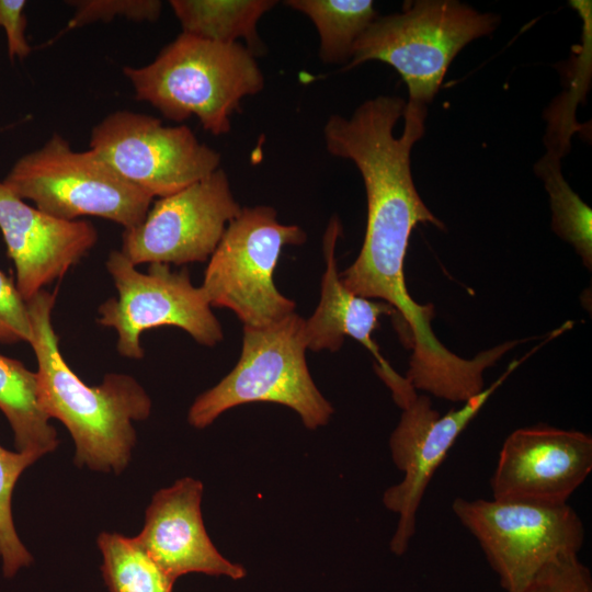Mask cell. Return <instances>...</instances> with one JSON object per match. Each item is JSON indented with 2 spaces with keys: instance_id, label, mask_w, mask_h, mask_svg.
Instances as JSON below:
<instances>
[{
  "instance_id": "2",
  "label": "cell",
  "mask_w": 592,
  "mask_h": 592,
  "mask_svg": "<svg viewBox=\"0 0 592 592\" xmlns=\"http://www.w3.org/2000/svg\"><path fill=\"white\" fill-rule=\"evenodd\" d=\"M56 293L42 289L26 300L32 327L30 344L37 361V399L46 415L70 432L75 464L119 474L136 443L133 421L147 419L151 400L126 374H106L100 385L88 386L64 360L52 312Z\"/></svg>"
},
{
  "instance_id": "21",
  "label": "cell",
  "mask_w": 592,
  "mask_h": 592,
  "mask_svg": "<svg viewBox=\"0 0 592 592\" xmlns=\"http://www.w3.org/2000/svg\"><path fill=\"white\" fill-rule=\"evenodd\" d=\"M98 546L110 592H172L174 581L155 562L135 537L101 533Z\"/></svg>"
},
{
  "instance_id": "3",
  "label": "cell",
  "mask_w": 592,
  "mask_h": 592,
  "mask_svg": "<svg viewBox=\"0 0 592 592\" xmlns=\"http://www.w3.org/2000/svg\"><path fill=\"white\" fill-rule=\"evenodd\" d=\"M135 98L163 117L182 122L196 116L215 136L230 130V117L248 95L262 91L255 56L240 43L223 44L181 33L141 67L124 66Z\"/></svg>"
},
{
  "instance_id": "7",
  "label": "cell",
  "mask_w": 592,
  "mask_h": 592,
  "mask_svg": "<svg viewBox=\"0 0 592 592\" xmlns=\"http://www.w3.org/2000/svg\"><path fill=\"white\" fill-rule=\"evenodd\" d=\"M297 225L278 221L271 206L242 207L208 260L201 285L210 307L232 310L243 327L262 328L295 312L273 281L282 249L306 242Z\"/></svg>"
},
{
  "instance_id": "26",
  "label": "cell",
  "mask_w": 592,
  "mask_h": 592,
  "mask_svg": "<svg viewBox=\"0 0 592 592\" xmlns=\"http://www.w3.org/2000/svg\"><path fill=\"white\" fill-rule=\"evenodd\" d=\"M25 5L24 0H0V27L5 31L8 55L11 60L24 59L32 52L25 37Z\"/></svg>"
},
{
  "instance_id": "6",
  "label": "cell",
  "mask_w": 592,
  "mask_h": 592,
  "mask_svg": "<svg viewBox=\"0 0 592 592\" xmlns=\"http://www.w3.org/2000/svg\"><path fill=\"white\" fill-rule=\"evenodd\" d=\"M2 183L55 218L94 216L114 221L124 230L140 225L153 201L92 150H72L57 133L41 148L22 156Z\"/></svg>"
},
{
  "instance_id": "15",
  "label": "cell",
  "mask_w": 592,
  "mask_h": 592,
  "mask_svg": "<svg viewBox=\"0 0 592 592\" xmlns=\"http://www.w3.org/2000/svg\"><path fill=\"white\" fill-rule=\"evenodd\" d=\"M202 494V482L190 477L157 491L135 538L174 582L192 572L241 580L246 568L225 558L205 530Z\"/></svg>"
},
{
  "instance_id": "10",
  "label": "cell",
  "mask_w": 592,
  "mask_h": 592,
  "mask_svg": "<svg viewBox=\"0 0 592 592\" xmlns=\"http://www.w3.org/2000/svg\"><path fill=\"white\" fill-rule=\"evenodd\" d=\"M90 150L128 183L153 198L173 194L216 171L220 155L198 141L186 125L117 110L96 125Z\"/></svg>"
},
{
  "instance_id": "9",
  "label": "cell",
  "mask_w": 592,
  "mask_h": 592,
  "mask_svg": "<svg viewBox=\"0 0 592 592\" xmlns=\"http://www.w3.org/2000/svg\"><path fill=\"white\" fill-rule=\"evenodd\" d=\"M105 265L117 296L99 306L98 322L115 330L123 357L143 358L141 333L162 326L178 327L204 346L223 340L221 326L187 270L151 263L148 273H141L121 250L111 251Z\"/></svg>"
},
{
  "instance_id": "25",
  "label": "cell",
  "mask_w": 592,
  "mask_h": 592,
  "mask_svg": "<svg viewBox=\"0 0 592 592\" xmlns=\"http://www.w3.org/2000/svg\"><path fill=\"white\" fill-rule=\"evenodd\" d=\"M32 327L27 305L12 278L0 271V342H29Z\"/></svg>"
},
{
  "instance_id": "20",
  "label": "cell",
  "mask_w": 592,
  "mask_h": 592,
  "mask_svg": "<svg viewBox=\"0 0 592 592\" xmlns=\"http://www.w3.org/2000/svg\"><path fill=\"white\" fill-rule=\"evenodd\" d=\"M561 157L547 151L534 166L549 195L551 229L572 246L583 265L592 269V210L561 173Z\"/></svg>"
},
{
  "instance_id": "12",
  "label": "cell",
  "mask_w": 592,
  "mask_h": 592,
  "mask_svg": "<svg viewBox=\"0 0 592 592\" xmlns=\"http://www.w3.org/2000/svg\"><path fill=\"white\" fill-rule=\"evenodd\" d=\"M241 208L226 172L218 168L155 201L140 225L124 230L121 252L134 265L205 262Z\"/></svg>"
},
{
  "instance_id": "5",
  "label": "cell",
  "mask_w": 592,
  "mask_h": 592,
  "mask_svg": "<svg viewBox=\"0 0 592 592\" xmlns=\"http://www.w3.org/2000/svg\"><path fill=\"white\" fill-rule=\"evenodd\" d=\"M499 23V15L456 0L413 1L400 13L378 16L354 44L344 69L386 62L407 84L408 101L428 105L456 55Z\"/></svg>"
},
{
  "instance_id": "18",
  "label": "cell",
  "mask_w": 592,
  "mask_h": 592,
  "mask_svg": "<svg viewBox=\"0 0 592 592\" xmlns=\"http://www.w3.org/2000/svg\"><path fill=\"white\" fill-rule=\"evenodd\" d=\"M0 410L12 428L18 452L42 457L58 446L57 432L38 403L36 373L1 354Z\"/></svg>"
},
{
  "instance_id": "23",
  "label": "cell",
  "mask_w": 592,
  "mask_h": 592,
  "mask_svg": "<svg viewBox=\"0 0 592 592\" xmlns=\"http://www.w3.org/2000/svg\"><path fill=\"white\" fill-rule=\"evenodd\" d=\"M66 3L75 8L66 30L95 22H110L115 18L155 22L162 10V2L159 0H72Z\"/></svg>"
},
{
  "instance_id": "24",
  "label": "cell",
  "mask_w": 592,
  "mask_h": 592,
  "mask_svg": "<svg viewBox=\"0 0 592 592\" xmlns=\"http://www.w3.org/2000/svg\"><path fill=\"white\" fill-rule=\"evenodd\" d=\"M523 592H592L590 569L579 555H566L546 563Z\"/></svg>"
},
{
  "instance_id": "8",
  "label": "cell",
  "mask_w": 592,
  "mask_h": 592,
  "mask_svg": "<svg viewBox=\"0 0 592 592\" xmlns=\"http://www.w3.org/2000/svg\"><path fill=\"white\" fill-rule=\"evenodd\" d=\"M452 511L476 538L505 592H523L549 561L579 555L584 526L568 503L457 497Z\"/></svg>"
},
{
  "instance_id": "13",
  "label": "cell",
  "mask_w": 592,
  "mask_h": 592,
  "mask_svg": "<svg viewBox=\"0 0 592 592\" xmlns=\"http://www.w3.org/2000/svg\"><path fill=\"white\" fill-rule=\"evenodd\" d=\"M591 470V435L547 424L520 428L500 449L490 479L492 498L568 503Z\"/></svg>"
},
{
  "instance_id": "19",
  "label": "cell",
  "mask_w": 592,
  "mask_h": 592,
  "mask_svg": "<svg viewBox=\"0 0 592 592\" xmlns=\"http://www.w3.org/2000/svg\"><path fill=\"white\" fill-rule=\"evenodd\" d=\"M287 7L310 19L319 34L325 64L346 65L354 44L378 18L371 0H287Z\"/></svg>"
},
{
  "instance_id": "17",
  "label": "cell",
  "mask_w": 592,
  "mask_h": 592,
  "mask_svg": "<svg viewBox=\"0 0 592 592\" xmlns=\"http://www.w3.org/2000/svg\"><path fill=\"white\" fill-rule=\"evenodd\" d=\"M182 32L210 42L234 44L239 38L255 56L263 49L258 36L259 20L275 0H171Z\"/></svg>"
},
{
  "instance_id": "1",
  "label": "cell",
  "mask_w": 592,
  "mask_h": 592,
  "mask_svg": "<svg viewBox=\"0 0 592 592\" xmlns=\"http://www.w3.org/2000/svg\"><path fill=\"white\" fill-rule=\"evenodd\" d=\"M428 106L399 96L364 101L350 117L331 115L323 127L330 155L351 160L366 192L367 220L355 261L340 273L355 295L390 305L402 321L412 353L406 378L418 390L439 392L464 379L469 362L435 337L432 304L420 305L405 278V258L413 228L445 225L424 204L411 173V150L425 132Z\"/></svg>"
},
{
  "instance_id": "11",
  "label": "cell",
  "mask_w": 592,
  "mask_h": 592,
  "mask_svg": "<svg viewBox=\"0 0 592 592\" xmlns=\"http://www.w3.org/2000/svg\"><path fill=\"white\" fill-rule=\"evenodd\" d=\"M513 361L506 371L480 394L464 402L459 409L441 414L430 398L417 392L400 408V420L389 439L395 466L403 478L385 490V508L398 514L390 550L403 555L415 533L417 512L436 469L447 456L460 433L474 420L492 394L527 357Z\"/></svg>"
},
{
  "instance_id": "16",
  "label": "cell",
  "mask_w": 592,
  "mask_h": 592,
  "mask_svg": "<svg viewBox=\"0 0 592 592\" xmlns=\"http://www.w3.org/2000/svg\"><path fill=\"white\" fill-rule=\"evenodd\" d=\"M341 235L338 217L330 220L323 237L326 270L321 277L320 299L312 315L304 320L307 349L335 352L346 337L360 342L376 361L375 371L391 395L405 389L409 382L400 376L380 354L373 333L384 315L397 316L385 301L373 300L349 291L342 283L335 259V246Z\"/></svg>"
},
{
  "instance_id": "14",
  "label": "cell",
  "mask_w": 592,
  "mask_h": 592,
  "mask_svg": "<svg viewBox=\"0 0 592 592\" xmlns=\"http://www.w3.org/2000/svg\"><path fill=\"white\" fill-rule=\"evenodd\" d=\"M0 230L15 267V285L24 300L61 278L96 243L87 220L49 216L0 182Z\"/></svg>"
},
{
  "instance_id": "22",
  "label": "cell",
  "mask_w": 592,
  "mask_h": 592,
  "mask_svg": "<svg viewBox=\"0 0 592 592\" xmlns=\"http://www.w3.org/2000/svg\"><path fill=\"white\" fill-rule=\"evenodd\" d=\"M39 458L29 452H10L0 445V556L3 574L13 577L29 566L33 558L20 540L11 511L14 486L22 473Z\"/></svg>"
},
{
  "instance_id": "4",
  "label": "cell",
  "mask_w": 592,
  "mask_h": 592,
  "mask_svg": "<svg viewBox=\"0 0 592 592\" xmlns=\"http://www.w3.org/2000/svg\"><path fill=\"white\" fill-rule=\"evenodd\" d=\"M304 320L294 312L267 327H243L239 361L217 385L195 399L189 423L204 429L234 407L273 402L297 412L309 430L326 425L333 407L310 375Z\"/></svg>"
}]
</instances>
